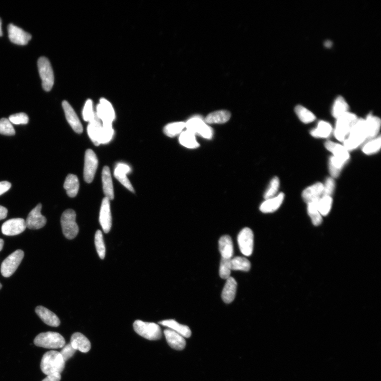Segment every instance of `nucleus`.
I'll list each match as a JSON object with an SVG mask.
<instances>
[{
  "label": "nucleus",
  "mask_w": 381,
  "mask_h": 381,
  "mask_svg": "<svg viewBox=\"0 0 381 381\" xmlns=\"http://www.w3.org/2000/svg\"><path fill=\"white\" fill-rule=\"evenodd\" d=\"M66 366L64 361L60 352L58 351L51 350L43 356L41 368L43 373L49 376L54 374H61Z\"/></svg>",
  "instance_id": "f257e3e1"
},
{
  "label": "nucleus",
  "mask_w": 381,
  "mask_h": 381,
  "mask_svg": "<svg viewBox=\"0 0 381 381\" xmlns=\"http://www.w3.org/2000/svg\"><path fill=\"white\" fill-rule=\"evenodd\" d=\"M367 140L365 119H359L343 143L346 149L352 151Z\"/></svg>",
  "instance_id": "f03ea898"
},
{
  "label": "nucleus",
  "mask_w": 381,
  "mask_h": 381,
  "mask_svg": "<svg viewBox=\"0 0 381 381\" xmlns=\"http://www.w3.org/2000/svg\"><path fill=\"white\" fill-rule=\"evenodd\" d=\"M35 345L49 349H58L66 345V340L58 332L48 331L38 334L34 339Z\"/></svg>",
  "instance_id": "7ed1b4c3"
},
{
  "label": "nucleus",
  "mask_w": 381,
  "mask_h": 381,
  "mask_svg": "<svg viewBox=\"0 0 381 381\" xmlns=\"http://www.w3.org/2000/svg\"><path fill=\"white\" fill-rule=\"evenodd\" d=\"M357 120L355 114L349 112L337 119L334 136L337 140L341 142H344Z\"/></svg>",
  "instance_id": "20e7f679"
},
{
  "label": "nucleus",
  "mask_w": 381,
  "mask_h": 381,
  "mask_svg": "<svg viewBox=\"0 0 381 381\" xmlns=\"http://www.w3.org/2000/svg\"><path fill=\"white\" fill-rule=\"evenodd\" d=\"M133 327L139 335L148 340H157L162 338L161 328L155 323L138 320L134 322Z\"/></svg>",
  "instance_id": "39448f33"
},
{
  "label": "nucleus",
  "mask_w": 381,
  "mask_h": 381,
  "mask_svg": "<svg viewBox=\"0 0 381 381\" xmlns=\"http://www.w3.org/2000/svg\"><path fill=\"white\" fill-rule=\"evenodd\" d=\"M77 215L72 209L65 211L61 219L63 234L68 239L75 238L79 234V228L76 222Z\"/></svg>",
  "instance_id": "423d86ee"
},
{
  "label": "nucleus",
  "mask_w": 381,
  "mask_h": 381,
  "mask_svg": "<svg viewBox=\"0 0 381 381\" xmlns=\"http://www.w3.org/2000/svg\"><path fill=\"white\" fill-rule=\"evenodd\" d=\"M187 131L195 135H199L203 138L210 139L213 136V130L200 116H195L185 123Z\"/></svg>",
  "instance_id": "0eeeda50"
},
{
  "label": "nucleus",
  "mask_w": 381,
  "mask_h": 381,
  "mask_svg": "<svg viewBox=\"0 0 381 381\" xmlns=\"http://www.w3.org/2000/svg\"><path fill=\"white\" fill-rule=\"evenodd\" d=\"M38 68L42 86L45 91H50L54 84V72L49 60L45 57H41L38 61Z\"/></svg>",
  "instance_id": "6e6552de"
},
{
  "label": "nucleus",
  "mask_w": 381,
  "mask_h": 381,
  "mask_svg": "<svg viewBox=\"0 0 381 381\" xmlns=\"http://www.w3.org/2000/svg\"><path fill=\"white\" fill-rule=\"evenodd\" d=\"M24 257V252L18 249L7 257L1 266V273L5 277H11L16 271Z\"/></svg>",
  "instance_id": "1a4fd4ad"
},
{
  "label": "nucleus",
  "mask_w": 381,
  "mask_h": 381,
  "mask_svg": "<svg viewBox=\"0 0 381 381\" xmlns=\"http://www.w3.org/2000/svg\"><path fill=\"white\" fill-rule=\"evenodd\" d=\"M96 114L102 124H111L115 119V110L110 102L107 99L102 98L97 107Z\"/></svg>",
  "instance_id": "9d476101"
},
{
  "label": "nucleus",
  "mask_w": 381,
  "mask_h": 381,
  "mask_svg": "<svg viewBox=\"0 0 381 381\" xmlns=\"http://www.w3.org/2000/svg\"><path fill=\"white\" fill-rule=\"evenodd\" d=\"M238 243L241 253L246 256L252 254L254 249V234L252 230L245 228L238 236Z\"/></svg>",
  "instance_id": "9b49d317"
},
{
  "label": "nucleus",
  "mask_w": 381,
  "mask_h": 381,
  "mask_svg": "<svg viewBox=\"0 0 381 381\" xmlns=\"http://www.w3.org/2000/svg\"><path fill=\"white\" fill-rule=\"evenodd\" d=\"M98 167V159L95 153L92 150H88L86 152L84 178L88 183H91L95 176Z\"/></svg>",
  "instance_id": "f8f14e48"
},
{
  "label": "nucleus",
  "mask_w": 381,
  "mask_h": 381,
  "mask_svg": "<svg viewBox=\"0 0 381 381\" xmlns=\"http://www.w3.org/2000/svg\"><path fill=\"white\" fill-rule=\"evenodd\" d=\"M42 209V204L40 203L31 211L25 221L27 228L40 229L45 226L47 219L41 214Z\"/></svg>",
  "instance_id": "ddd939ff"
},
{
  "label": "nucleus",
  "mask_w": 381,
  "mask_h": 381,
  "mask_svg": "<svg viewBox=\"0 0 381 381\" xmlns=\"http://www.w3.org/2000/svg\"><path fill=\"white\" fill-rule=\"evenodd\" d=\"M26 221L22 218H14L6 221L2 226L4 235L9 236L20 235L26 229Z\"/></svg>",
  "instance_id": "4468645a"
},
{
  "label": "nucleus",
  "mask_w": 381,
  "mask_h": 381,
  "mask_svg": "<svg viewBox=\"0 0 381 381\" xmlns=\"http://www.w3.org/2000/svg\"><path fill=\"white\" fill-rule=\"evenodd\" d=\"M9 38L11 41L18 45H26L32 39V35L14 24L8 27Z\"/></svg>",
  "instance_id": "2eb2a0df"
},
{
  "label": "nucleus",
  "mask_w": 381,
  "mask_h": 381,
  "mask_svg": "<svg viewBox=\"0 0 381 381\" xmlns=\"http://www.w3.org/2000/svg\"><path fill=\"white\" fill-rule=\"evenodd\" d=\"M110 200L105 198L102 200L100 212L99 221L105 233H108L112 227Z\"/></svg>",
  "instance_id": "dca6fc26"
},
{
  "label": "nucleus",
  "mask_w": 381,
  "mask_h": 381,
  "mask_svg": "<svg viewBox=\"0 0 381 381\" xmlns=\"http://www.w3.org/2000/svg\"><path fill=\"white\" fill-rule=\"evenodd\" d=\"M62 107L68 122L74 131L79 134H82L83 131V126L75 111L67 101H63Z\"/></svg>",
  "instance_id": "f3484780"
},
{
  "label": "nucleus",
  "mask_w": 381,
  "mask_h": 381,
  "mask_svg": "<svg viewBox=\"0 0 381 381\" xmlns=\"http://www.w3.org/2000/svg\"><path fill=\"white\" fill-rule=\"evenodd\" d=\"M35 312L42 320L49 326L55 327L60 326L61 321L57 315L48 308L40 305L37 306Z\"/></svg>",
  "instance_id": "a211bd4d"
},
{
  "label": "nucleus",
  "mask_w": 381,
  "mask_h": 381,
  "mask_svg": "<svg viewBox=\"0 0 381 381\" xmlns=\"http://www.w3.org/2000/svg\"><path fill=\"white\" fill-rule=\"evenodd\" d=\"M131 169L128 165L118 163L115 168L114 175L116 178L130 191L135 193L134 189L131 182L128 180L127 174L131 172Z\"/></svg>",
  "instance_id": "6ab92c4d"
},
{
  "label": "nucleus",
  "mask_w": 381,
  "mask_h": 381,
  "mask_svg": "<svg viewBox=\"0 0 381 381\" xmlns=\"http://www.w3.org/2000/svg\"><path fill=\"white\" fill-rule=\"evenodd\" d=\"M164 333L166 341L171 348L177 350H182L185 347V338L181 334L170 329H165Z\"/></svg>",
  "instance_id": "aec40b11"
},
{
  "label": "nucleus",
  "mask_w": 381,
  "mask_h": 381,
  "mask_svg": "<svg viewBox=\"0 0 381 381\" xmlns=\"http://www.w3.org/2000/svg\"><path fill=\"white\" fill-rule=\"evenodd\" d=\"M323 190V184L317 183L305 189L302 192V196L304 201L307 203L318 201L322 196Z\"/></svg>",
  "instance_id": "412c9836"
},
{
  "label": "nucleus",
  "mask_w": 381,
  "mask_h": 381,
  "mask_svg": "<svg viewBox=\"0 0 381 381\" xmlns=\"http://www.w3.org/2000/svg\"><path fill=\"white\" fill-rule=\"evenodd\" d=\"M102 129V124L96 114L95 118L89 123L88 133L91 140L96 146L100 145V140Z\"/></svg>",
  "instance_id": "4be33fe9"
},
{
  "label": "nucleus",
  "mask_w": 381,
  "mask_h": 381,
  "mask_svg": "<svg viewBox=\"0 0 381 381\" xmlns=\"http://www.w3.org/2000/svg\"><path fill=\"white\" fill-rule=\"evenodd\" d=\"M70 343L74 349L82 352H88L91 348L89 340L80 332H76L72 334Z\"/></svg>",
  "instance_id": "5701e85b"
},
{
  "label": "nucleus",
  "mask_w": 381,
  "mask_h": 381,
  "mask_svg": "<svg viewBox=\"0 0 381 381\" xmlns=\"http://www.w3.org/2000/svg\"><path fill=\"white\" fill-rule=\"evenodd\" d=\"M365 129L367 140H371L376 137L380 127V120L379 118L369 115L366 119Z\"/></svg>",
  "instance_id": "b1692460"
},
{
  "label": "nucleus",
  "mask_w": 381,
  "mask_h": 381,
  "mask_svg": "<svg viewBox=\"0 0 381 381\" xmlns=\"http://www.w3.org/2000/svg\"><path fill=\"white\" fill-rule=\"evenodd\" d=\"M237 283L235 278L230 277L227 279L226 284L223 289L221 297L222 300L226 303H230L235 298Z\"/></svg>",
  "instance_id": "393cba45"
},
{
  "label": "nucleus",
  "mask_w": 381,
  "mask_h": 381,
  "mask_svg": "<svg viewBox=\"0 0 381 381\" xmlns=\"http://www.w3.org/2000/svg\"><path fill=\"white\" fill-rule=\"evenodd\" d=\"M102 185L106 198L110 200L114 199V190L112 177L110 170L108 166H105L102 174Z\"/></svg>",
  "instance_id": "a878e982"
},
{
  "label": "nucleus",
  "mask_w": 381,
  "mask_h": 381,
  "mask_svg": "<svg viewBox=\"0 0 381 381\" xmlns=\"http://www.w3.org/2000/svg\"><path fill=\"white\" fill-rule=\"evenodd\" d=\"M325 147L327 150L333 154V156L337 159L346 163L348 161L349 154L344 146L331 141H327L325 143Z\"/></svg>",
  "instance_id": "bb28decb"
},
{
  "label": "nucleus",
  "mask_w": 381,
  "mask_h": 381,
  "mask_svg": "<svg viewBox=\"0 0 381 381\" xmlns=\"http://www.w3.org/2000/svg\"><path fill=\"white\" fill-rule=\"evenodd\" d=\"M162 326L168 327L174 331L179 333L184 338H189L191 336V331L189 327L185 325L181 324L173 319L165 320L159 322Z\"/></svg>",
  "instance_id": "cd10ccee"
},
{
  "label": "nucleus",
  "mask_w": 381,
  "mask_h": 381,
  "mask_svg": "<svg viewBox=\"0 0 381 381\" xmlns=\"http://www.w3.org/2000/svg\"><path fill=\"white\" fill-rule=\"evenodd\" d=\"M219 249L222 258L231 259L234 254V245L228 235L222 236L219 240Z\"/></svg>",
  "instance_id": "c85d7f7f"
},
{
  "label": "nucleus",
  "mask_w": 381,
  "mask_h": 381,
  "mask_svg": "<svg viewBox=\"0 0 381 381\" xmlns=\"http://www.w3.org/2000/svg\"><path fill=\"white\" fill-rule=\"evenodd\" d=\"M284 199V194L281 193L276 197L266 200L260 206V210L263 213H271L276 211L281 206Z\"/></svg>",
  "instance_id": "c756f323"
},
{
  "label": "nucleus",
  "mask_w": 381,
  "mask_h": 381,
  "mask_svg": "<svg viewBox=\"0 0 381 381\" xmlns=\"http://www.w3.org/2000/svg\"><path fill=\"white\" fill-rule=\"evenodd\" d=\"M64 188L67 190L68 196L74 198L77 196L80 188L79 179L76 175H68L64 184Z\"/></svg>",
  "instance_id": "7c9ffc66"
},
{
  "label": "nucleus",
  "mask_w": 381,
  "mask_h": 381,
  "mask_svg": "<svg viewBox=\"0 0 381 381\" xmlns=\"http://www.w3.org/2000/svg\"><path fill=\"white\" fill-rule=\"evenodd\" d=\"M231 117V114L226 110L215 111L208 115L204 122L207 124H225L228 122Z\"/></svg>",
  "instance_id": "2f4dec72"
},
{
  "label": "nucleus",
  "mask_w": 381,
  "mask_h": 381,
  "mask_svg": "<svg viewBox=\"0 0 381 381\" xmlns=\"http://www.w3.org/2000/svg\"><path fill=\"white\" fill-rule=\"evenodd\" d=\"M349 106L343 97H338L334 102L332 109V116L338 119L339 117L348 112Z\"/></svg>",
  "instance_id": "473e14b6"
},
{
  "label": "nucleus",
  "mask_w": 381,
  "mask_h": 381,
  "mask_svg": "<svg viewBox=\"0 0 381 381\" xmlns=\"http://www.w3.org/2000/svg\"><path fill=\"white\" fill-rule=\"evenodd\" d=\"M232 271L248 272L251 267L250 262L245 257H235L230 259Z\"/></svg>",
  "instance_id": "72a5a7b5"
},
{
  "label": "nucleus",
  "mask_w": 381,
  "mask_h": 381,
  "mask_svg": "<svg viewBox=\"0 0 381 381\" xmlns=\"http://www.w3.org/2000/svg\"><path fill=\"white\" fill-rule=\"evenodd\" d=\"M332 132L331 126L326 122L321 121L317 128L311 131V135L315 138H327Z\"/></svg>",
  "instance_id": "f704fd0d"
},
{
  "label": "nucleus",
  "mask_w": 381,
  "mask_h": 381,
  "mask_svg": "<svg viewBox=\"0 0 381 381\" xmlns=\"http://www.w3.org/2000/svg\"><path fill=\"white\" fill-rule=\"evenodd\" d=\"M194 134L190 132L186 131L182 132L179 137V142L180 144L188 148H196L199 146Z\"/></svg>",
  "instance_id": "c9c22d12"
},
{
  "label": "nucleus",
  "mask_w": 381,
  "mask_h": 381,
  "mask_svg": "<svg viewBox=\"0 0 381 381\" xmlns=\"http://www.w3.org/2000/svg\"><path fill=\"white\" fill-rule=\"evenodd\" d=\"M318 201L309 202L308 204V212L311 219L313 224L315 226H319L322 221L321 215L317 207Z\"/></svg>",
  "instance_id": "e433bc0d"
},
{
  "label": "nucleus",
  "mask_w": 381,
  "mask_h": 381,
  "mask_svg": "<svg viewBox=\"0 0 381 381\" xmlns=\"http://www.w3.org/2000/svg\"><path fill=\"white\" fill-rule=\"evenodd\" d=\"M185 128V123L176 122L167 125L163 131L167 136L174 137L181 134Z\"/></svg>",
  "instance_id": "4c0bfd02"
},
{
  "label": "nucleus",
  "mask_w": 381,
  "mask_h": 381,
  "mask_svg": "<svg viewBox=\"0 0 381 381\" xmlns=\"http://www.w3.org/2000/svg\"><path fill=\"white\" fill-rule=\"evenodd\" d=\"M295 112L301 122L305 124L312 123L315 120L314 115L310 111L302 106H296Z\"/></svg>",
  "instance_id": "58836bf2"
},
{
  "label": "nucleus",
  "mask_w": 381,
  "mask_h": 381,
  "mask_svg": "<svg viewBox=\"0 0 381 381\" xmlns=\"http://www.w3.org/2000/svg\"><path fill=\"white\" fill-rule=\"evenodd\" d=\"M346 162L341 161L335 157H330L329 162V169L332 178H337Z\"/></svg>",
  "instance_id": "ea45409f"
},
{
  "label": "nucleus",
  "mask_w": 381,
  "mask_h": 381,
  "mask_svg": "<svg viewBox=\"0 0 381 381\" xmlns=\"http://www.w3.org/2000/svg\"><path fill=\"white\" fill-rule=\"evenodd\" d=\"M332 204L331 196H322L317 203L318 209L321 216H327L329 213Z\"/></svg>",
  "instance_id": "a19ab883"
},
{
  "label": "nucleus",
  "mask_w": 381,
  "mask_h": 381,
  "mask_svg": "<svg viewBox=\"0 0 381 381\" xmlns=\"http://www.w3.org/2000/svg\"><path fill=\"white\" fill-rule=\"evenodd\" d=\"M95 243L99 256L101 259H104L106 256V246L103 234H102V231L100 230H97L96 232Z\"/></svg>",
  "instance_id": "79ce46f5"
},
{
  "label": "nucleus",
  "mask_w": 381,
  "mask_h": 381,
  "mask_svg": "<svg viewBox=\"0 0 381 381\" xmlns=\"http://www.w3.org/2000/svg\"><path fill=\"white\" fill-rule=\"evenodd\" d=\"M381 145L380 137H376L369 141L363 147V152L367 155H371L380 150Z\"/></svg>",
  "instance_id": "37998d69"
},
{
  "label": "nucleus",
  "mask_w": 381,
  "mask_h": 381,
  "mask_svg": "<svg viewBox=\"0 0 381 381\" xmlns=\"http://www.w3.org/2000/svg\"><path fill=\"white\" fill-rule=\"evenodd\" d=\"M114 131L113 125L102 124V129L100 137V144H106L109 143L113 139Z\"/></svg>",
  "instance_id": "c03bdc74"
},
{
  "label": "nucleus",
  "mask_w": 381,
  "mask_h": 381,
  "mask_svg": "<svg viewBox=\"0 0 381 381\" xmlns=\"http://www.w3.org/2000/svg\"><path fill=\"white\" fill-rule=\"evenodd\" d=\"M231 259L222 258L221 259L219 275L222 279H228L230 277L231 271Z\"/></svg>",
  "instance_id": "a18cd8bd"
},
{
  "label": "nucleus",
  "mask_w": 381,
  "mask_h": 381,
  "mask_svg": "<svg viewBox=\"0 0 381 381\" xmlns=\"http://www.w3.org/2000/svg\"><path fill=\"white\" fill-rule=\"evenodd\" d=\"M16 134L13 124L8 119H0V134L14 136Z\"/></svg>",
  "instance_id": "49530a36"
},
{
  "label": "nucleus",
  "mask_w": 381,
  "mask_h": 381,
  "mask_svg": "<svg viewBox=\"0 0 381 381\" xmlns=\"http://www.w3.org/2000/svg\"><path fill=\"white\" fill-rule=\"evenodd\" d=\"M82 116L84 120L89 123L95 118L96 112L94 110L93 102L91 100L89 99L86 101V104L83 108Z\"/></svg>",
  "instance_id": "de8ad7c7"
},
{
  "label": "nucleus",
  "mask_w": 381,
  "mask_h": 381,
  "mask_svg": "<svg viewBox=\"0 0 381 381\" xmlns=\"http://www.w3.org/2000/svg\"><path fill=\"white\" fill-rule=\"evenodd\" d=\"M280 187V180L277 177H274L269 184L268 187L264 194L266 200L272 198L277 193Z\"/></svg>",
  "instance_id": "09e8293b"
},
{
  "label": "nucleus",
  "mask_w": 381,
  "mask_h": 381,
  "mask_svg": "<svg viewBox=\"0 0 381 381\" xmlns=\"http://www.w3.org/2000/svg\"><path fill=\"white\" fill-rule=\"evenodd\" d=\"M9 120L13 124L26 125L29 122V117L25 113L13 115L9 117Z\"/></svg>",
  "instance_id": "8fccbe9b"
},
{
  "label": "nucleus",
  "mask_w": 381,
  "mask_h": 381,
  "mask_svg": "<svg viewBox=\"0 0 381 381\" xmlns=\"http://www.w3.org/2000/svg\"><path fill=\"white\" fill-rule=\"evenodd\" d=\"M334 188H335V182L333 179L328 178L323 185L322 196H330L334 191Z\"/></svg>",
  "instance_id": "3c124183"
},
{
  "label": "nucleus",
  "mask_w": 381,
  "mask_h": 381,
  "mask_svg": "<svg viewBox=\"0 0 381 381\" xmlns=\"http://www.w3.org/2000/svg\"><path fill=\"white\" fill-rule=\"evenodd\" d=\"M76 350H77L72 347L71 343H70L66 346H64L62 350L60 352L62 356L64 361H66L72 357H73L74 354H75Z\"/></svg>",
  "instance_id": "603ef678"
},
{
  "label": "nucleus",
  "mask_w": 381,
  "mask_h": 381,
  "mask_svg": "<svg viewBox=\"0 0 381 381\" xmlns=\"http://www.w3.org/2000/svg\"><path fill=\"white\" fill-rule=\"evenodd\" d=\"M12 187V184L8 181L0 182V196L4 194Z\"/></svg>",
  "instance_id": "864d4df0"
},
{
  "label": "nucleus",
  "mask_w": 381,
  "mask_h": 381,
  "mask_svg": "<svg viewBox=\"0 0 381 381\" xmlns=\"http://www.w3.org/2000/svg\"><path fill=\"white\" fill-rule=\"evenodd\" d=\"M61 379V374H54L49 375L42 381H60Z\"/></svg>",
  "instance_id": "5fc2aeb1"
},
{
  "label": "nucleus",
  "mask_w": 381,
  "mask_h": 381,
  "mask_svg": "<svg viewBox=\"0 0 381 381\" xmlns=\"http://www.w3.org/2000/svg\"><path fill=\"white\" fill-rule=\"evenodd\" d=\"M8 215V210L6 208L0 206V220L6 218Z\"/></svg>",
  "instance_id": "6e6d98bb"
},
{
  "label": "nucleus",
  "mask_w": 381,
  "mask_h": 381,
  "mask_svg": "<svg viewBox=\"0 0 381 381\" xmlns=\"http://www.w3.org/2000/svg\"><path fill=\"white\" fill-rule=\"evenodd\" d=\"M4 246V240L0 238V251H2Z\"/></svg>",
  "instance_id": "4d7b16f0"
},
{
  "label": "nucleus",
  "mask_w": 381,
  "mask_h": 381,
  "mask_svg": "<svg viewBox=\"0 0 381 381\" xmlns=\"http://www.w3.org/2000/svg\"><path fill=\"white\" fill-rule=\"evenodd\" d=\"M2 21L1 20V18H0V37L3 36V33L2 31Z\"/></svg>",
  "instance_id": "13d9d810"
},
{
  "label": "nucleus",
  "mask_w": 381,
  "mask_h": 381,
  "mask_svg": "<svg viewBox=\"0 0 381 381\" xmlns=\"http://www.w3.org/2000/svg\"><path fill=\"white\" fill-rule=\"evenodd\" d=\"M331 46V43L330 41L326 42V47H330Z\"/></svg>",
  "instance_id": "bf43d9fd"
},
{
  "label": "nucleus",
  "mask_w": 381,
  "mask_h": 381,
  "mask_svg": "<svg viewBox=\"0 0 381 381\" xmlns=\"http://www.w3.org/2000/svg\"><path fill=\"white\" fill-rule=\"evenodd\" d=\"M2 287H3V285H2V283H0V290L2 289Z\"/></svg>",
  "instance_id": "052dcab7"
}]
</instances>
